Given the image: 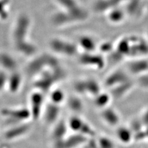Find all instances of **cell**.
Returning a JSON list of instances; mask_svg holds the SVG:
<instances>
[{
	"label": "cell",
	"mask_w": 148,
	"mask_h": 148,
	"mask_svg": "<svg viewBox=\"0 0 148 148\" xmlns=\"http://www.w3.org/2000/svg\"><path fill=\"white\" fill-rule=\"evenodd\" d=\"M66 77V71L61 65L48 68L35 76V88L43 93L49 92L57 83L63 80Z\"/></svg>",
	"instance_id": "cell-1"
},
{
	"label": "cell",
	"mask_w": 148,
	"mask_h": 148,
	"mask_svg": "<svg viewBox=\"0 0 148 148\" xmlns=\"http://www.w3.org/2000/svg\"><path fill=\"white\" fill-rule=\"evenodd\" d=\"M59 65L61 64L54 54H40L34 56V58L28 64L27 72L30 75L36 76L46 69Z\"/></svg>",
	"instance_id": "cell-2"
},
{
	"label": "cell",
	"mask_w": 148,
	"mask_h": 148,
	"mask_svg": "<svg viewBox=\"0 0 148 148\" xmlns=\"http://www.w3.org/2000/svg\"><path fill=\"white\" fill-rule=\"evenodd\" d=\"M30 23L26 17L20 18L12 30V39L14 48H17L30 42L29 40Z\"/></svg>",
	"instance_id": "cell-3"
},
{
	"label": "cell",
	"mask_w": 148,
	"mask_h": 148,
	"mask_svg": "<svg viewBox=\"0 0 148 148\" xmlns=\"http://www.w3.org/2000/svg\"><path fill=\"white\" fill-rule=\"evenodd\" d=\"M49 46L54 54L73 57L78 53V45L61 38H53L49 41Z\"/></svg>",
	"instance_id": "cell-4"
},
{
	"label": "cell",
	"mask_w": 148,
	"mask_h": 148,
	"mask_svg": "<svg viewBox=\"0 0 148 148\" xmlns=\"http://www.w3.org/2000/svg\"><path fill=\"white\" fill-rule=\"evenodd\" d=\"M0 114L12 125L27 122L31 119V114L28 108H3L0 110Z\"/></svg>",
	"instance_id": "cell-5"
},
{
	"label": "cell",
	"mask_w": 148,
	"mask_h": 148,
	"mask_svg": "<svg viewBox=\"0 0 148 148\" xmlns=\"http://www.w3.org/2000/svg\"><path fill=\"white\" fill-rule=\"evenodd\" d=\"M69 129L88 138H95L96 132L90 124L78 115H73L67 121Z\"/></svg>",
	"instance_id": "cell-6"
},
{
	"label": "cell",
	"mask_w": 148,
	"mask_h": 148,
	"mask_svg": "<svg viewBox=\"0 0 148 148\" xmlns=\"http://www.w3.org/2000/svg\"><path fill=\"white\" fill-rule=\"evenodd\" d=\"M74 89L78 94L86 95L93 98L102 91L99 83L94 78H86L77 81L74 83Z\"/></svg>",
	"instance_id": "cell-7"
},
{
	"label": "cell",
	"mask_w": 148,
	"mask_h": 148,
	"mask_svg": "<svg viewBox=\"0 0 148 148\" xmlns=\"http://www.w3.org/2000/svg\"><path fill=\"white\" fill-rule=\"evenodd\" d=\"M44 93L35 90L32 92L29 98V109L31 119L34 121L38 120L43 115L45 108Z\"/></svg>",
	"instance_id": "cell-8"
},
{
	"label": "cell",
	"mask_w": 148,
	"mask_h": 148,
	"mask_svg": "<svg viewBox=\"0 0 148 148\" xmlns=\"http://www.w3.org/2000/svg\"><path fill=\"white\" fill-rule=\"evenodd\" d=\"M88 140V138L80 134L73 133L61 140L53 142L52 148H80Z\"/></svg>",
	"instance_id": "cell-9"
},
{
	"label": "cell",
	"mask_w": 148,
	"mask_h": 148,
	"mask_svg": "<svg viewBox=\"0 0 148 148\" xmlns=\"http://www.w3.org/2000/svg\"><path fill=\"white\" fill-rule=\"evenodd\" d=\"M31 125L27 122L17 123L7 129L3 134L4 140L7 141H14L24 137L31 130Z\"/></svg>",
	"instance_id": "cell-10"
},
{
	"label": "cell",
	"mask_w": 148,
	"mask_h": 148,
	"mask_svg": "<svg viewBox=\"0 0 148 148\" xmlns=\"http://www.w3.org/2000/svg\"><path fill=\"white\" fill-rule=\"evenodd\" d=\"M78 61L83 66L98 70L103 69L106 65L105 60L102 55L93 53H83L79 56Z\"/></svg>",
	"instance_id": "cell-11"
},
{
	"label": "cell",
	"mask_w": 148,
	"mask_h": 148,
	"mask_svg": "<svg viewBox=\"0 0 148 148\" xmlns=\"http://www.w3.org/2000/svg\"><path fill=\"white\" fill-rule=\"evenodd\" d=\"M129 80H130V78L128 73L122 69H119V70L113 71L108 75L106 78L104 84L106 86L111 89L114 86H116Z\"/></svg>",
	"instance_id": "cell-12"
},
{
	"label": "cell",
	"mask_w": 148,
	"mask_h": 148,
	"mask_svg": "<svg viewBox=\"0 0 148 148\" xmlns=\"http://www.w3.org/2000/svg\"><path fill=\"white\" fill-rule=\"evenodd\" d=\"M61 109L59 105L51 103L45 105L42 116L46 123L53 125L59 120Z\"/></svg>",
	"instance_id": "cell-13"
},
{
	"label": "cell",
	"mask_w": 148,
	"mask_h": 148,
	"mask_svg": "<svg viewBox=\"0 0 148 148\" xmlns=\"http://www.w3.org/2000/svg\"><path fill=\"white\" fill-rule=\"evenodd\" d=\"M69 130L67 122L63 120H59L53 125V128L51 132V138L53 142L61 140L67 135Z\"/></svg>",
	"instance_id": "cell-14"
},
{
	"label": "cell",
	"mask_w": 148,
	"mask_h": 148,
	"mask_svg": "<svg viewBox=\"0 0 148 148\" xmlns=\"http://www.w3.org/2000/svg\"><path fill=\"white\" fill-rule=\"evenodd\" d=\"M22 76L17 71L11 72L8 75L6 88L11 94H16L20 90L22 85Z\"/></svg>",
	"instance_id": "cell-15"
},
{
	"label": "cell",
	"mask_w": 148,
	"mask_h": 148,
	"mask_svg": "<svg viewBox=\"0 0 148 148\" xmlns=\"http://www.w3.org/2000/svg\"><path fill=\"white\" fill-rule=\"evenodd\" d=\"M101 117L103 121L110 127H117L120 121L119 113L115 109L109 107L102 109Z\"/></svg>",
	"instance_id": "cell-16"
},
{
	"label": "cell",
	"mask_w": 148,
	"mask_h": 148,
	"mask_svg": "<svg viewBox=\"0 0 148 148\" xmlns=\"http://www.w3.org/2000/svg\"><path fill=\"white\" fill-rule=\"evenodd\" d=\"M133 86L134 83L130 79L111 88L110 94L112 98L119 99L129 93Z\"/></svg>",
	"instance_id": "cell-17"
},
{
	"label": "cell",
	"mask_w": 148,
	"mask_h": 148,
	"mask_svg": "<svg viewBox=\"0 0 148 148\" xmlns=\"http://www.w3.org/2000/svg\"><path fill=\"white\" fill-rule=\"evenodd\" d=\"M130 73L144 75L148 72V60L142 58L132 59L128 67Z\"/></svg>",
	"instance_id": "cell-18"
},
{
	"label": "cell",
	"mask_w": 148,
	"mask_h": 148,
	"mask_svg": "<svg viewBox=\"0 0 148 148\" xmlns=\"http://www.w3.org/2000/svg\"><path fill=\"white\" fill-rule=\"evenodd\" d=\"M0 67L2 70L11 73L17 71L18 65L16 60L12 55L2 52L0 53Z\"/></svg>",
	"instance_id": "cell-19"
},
{
	"label": "cell",
	"mask_w": 148,
	"mask_h": 148,
	"mask_svg": "<svg viewBox=\"0 0 148 148\" xmlns=\"http://www.w3.org/2000/svg\"><path fill=\"white\" fill-rule=\"evenodd\" d=\"M78 47L83 51V53H93L98 48L95 40L89 35H83L78 40Z\"/></svg>",
	"instance_id": "cell-20"
},
{
	"label": "cell",
	"mask_w": 148,
	"mask_h": 148,
	"mask_svg": "<svg viewBox=\"0 0 148 148\" xmlns=\"http://www.w3.org/2000/svg\"><path fill=\"white\" fill-rule=\"evenodd\" d=\"M115 135L117 140L122 144L128 145L133 141V133L129 127H117Z\"/></svg>",
	"instance_id": "cell-21"
},
{
	"label": "cell",
	"mask_w": 148,
	"mask_h": 148,
	"mask_svg": "<svg viewBox=\"0 0 148 148\" xmlns=\"http://www.w3.org/2000/svg\"><path fill=\"white\" fill-rule=\"evenodd\" d=\"M94 98L95 105L97 108L103 109L108 107L112 98L110 93L101 91L99 94L96 96Z\"/></svg>",
	"instance_id": "cell-22"
},
{
	"label": "cell",
	"mask_w": 148,
	"mask_h": 148,
	"mask_svg": "<svg viewBox=\"0 0 148 148\" xmlns=\"http://www.w3.org/2000/svg\"><path fill=\"white\" fill-rule=\"evenodd\" d=\"M50 102L55 104H61L66 99L64 91L60 88H54L49 91Z\"/></svg>",
	"instance_id": "cell-23"
},
{
	"label": "cell",
	"mask_w": 148,
	"mask_h": 148,
	"mask_svg": "<svg viewBox=\"0 0 148 148\" xmlns=\"http://www.w3.org/2000/svg\"><path fill=\"white\" fill-rule=\"evenodd\" d=\"M67 102L69 108L73 111V112H80L83 110V108H84V105H83V102L77 96H71L67 99Z\"/></svg>",
	"instance_id": "cell-24"
},
{
	"label": "cell",
	"mask_w": 148,
	"mask_h": 148,
	"mask_svg": "<svg viewBox=\"0 0 148 148\" xmlns=\"http://www.w3.org/2000/svg\"><path fill=\"white\" fill-rule=\"evenodd\" d=\"M123 12L120 10H114L109 12L108 16V20L112 24H120L123 21L124 18Z\"/></svg>",
	"instance_id": "cell-25"
},
{
	"label": "cell",
	"mask_w": 148,
	"mask_h": 148,
	"mask_svg": "<svg viewBox=\"0 0 148 148\" xmlns=\"http://www.w3.org/2000/svg\"><path fill=\"white\" fill-rule=\"evenodd\" d=\"M97 141L99 148H115L114 141L108 136H100L97 140Z\"/></svg>",
	"instance_id": "cell-26"
},
{
	"label": "cell",
	"mask_w": 148,
	"mask_h": 148,
	"mask_svg": "<svg viewBox=\"0 0 148 148\" xmlns=\"http://www.w3.org/2000/svg\"><path fill=\"white\" fill-rule=\"evenodd\" d=\"M98 48L102 53L110 54L114 50L115 46L109 41H106L99 45Z\"/></svg>",
	"instance_id": "cell-27"
},
{
	"label": "cell",
	"mask_w": 148,
	"mask_h": 148,
	"mask_svg": "<svg viewBox=\"0 0 148 148\" xmlns=\"http://www.w3.org/2000/svg\"><path fill=\"white\" fill-rule=\"evenodd\" d=\"M8 79L7 72L3 70L0 71V92L6 88Z\"/></svg>",
	"instance_id": "cell-28"
},
{
	"label": "cell",
	"mask_w": 148,
	"mask_h": 148,
	"mask_svg": "<svg viewBox=\"0 0 148 148\" xmlns=\"http://www.w3.org/2000/svg\"><path fill=\"white\" fill-rule=\"evenodd\" d=\"M140 120L145 127L148 126V108L143 112Z\"/></svg>",
	"instance_id": "cell-29"
},
{
	"label": "cell",
	"mask_w": 148,
	"mask_h": 148,
	"mask_svg": "<svg viewBox=\"0 0 148 148\" xmlns=\"http://www.w3.org/2000/svg\"><path fill=\"white\" fill-rule=\"evenodd\" d=\"M145 131L146 136V140H148V126L145 127Z\"/></svg>",
	"instance_id": "cell-30"
},
{
	"label": "cell",
	"mask_w": 148,
	"mask_h": 148,
	"mask_svg": "<svg viewBox=\"0 0 148 148\" xmlns=\"http://www.w3.org/2000/svg\"><path fill=\"white\" fill-rule=\"evenodd\" d=\"M1 148H11V147H9V146H8V145H3V146H1Z\"/></svg>",
	"instance_id": "cell-31"
},
{
	"label": "cell",
	"mask_w": 148,
	"mask_h": 148,
	"mask_svg": "<svg viewBox=\"0 0 148 148\" xmlns=\"http://www.w3.org/2000/svg\"><path fill=\"white\" fill-rule=\"evenodd\" d=\"M80 148H86V147H85L84 145H83V146L82 147H81Z\"/></svg>",
	"instance_id": "cell-32"
},
{
	"label": "cell",
	"mask_w": 148,
	"mask_h": 148,
	"mask_svg": "<svg viewBox=\"0 0 148 148\" xmlns=\"http://www.w3.org/2000/svg\"><path fill=\"white\" fill-rule=\"evenodd\" d=\"M147 40H148V38H147Z\"/></svg>",
	"instance_id": "cell-33"
}]
</instances>
